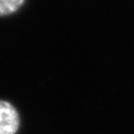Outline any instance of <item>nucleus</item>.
I'll return each mask as SVG.
<instances>
[{"label": "nucleus", "mask_w": 134, "mask_h": 134, "mask_svg": "<svg viewBox=\"0 0 134 134\" xmlns=\"http://www.w3.org/2000/svg\"><path fill=\"white\" fill-rule=\"evenodd\" d=\"M21 125L17 109L7 100H0V134H16Z\"/></svg>", "instance_id": "1"}, {"label": "nucleus", "mask_w": 134, "mask_h": 134, "mask_svg": "<svg viewBox=\"0 0 134 134\" xmlns=\"http://www.w3.org/2000/svg\"><path fill=\"white\" fill-rule=\"evenodd\" d=\"M25 0H0V17L8 16L17 12Z\"/></svg>", "instance_id": "2"}]
</instances>
